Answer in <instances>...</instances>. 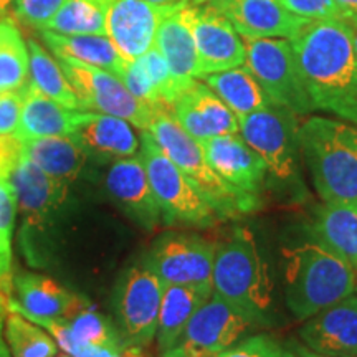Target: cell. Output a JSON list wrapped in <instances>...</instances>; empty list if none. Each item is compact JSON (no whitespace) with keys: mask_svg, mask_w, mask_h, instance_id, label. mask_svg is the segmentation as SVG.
Wrapping results in <instances>:
<instances>
[{"mask_svg":"<svg viewBox=\"0 0 357 357\" xmlns=\"http://www.w3.org/2000/svg\"><path fill=\"white\" fill-rule=\"evenodd\" d=\"M291 45L314 109L357 124V56L346 22H307Z\"/></svg>","mask_w":357,"mask_h":357,"instance_id":"obj_1","label":"cell"},{"mask_svg":"<svg viewBox=\"0 0 357 357\" xmlns=\"http://www.w3.org/2000/svg\"><path fill=\"white\" fill-rule=\"evenodd\" d=\"M300 154L323 202L357 204V124L311 116L300 124Z\"/></svg>","mask_w":357,"mask_h":357,"instance_id":"obj_2","label":"cell"},{"mask_svg":"<svg viewBox=\"0 0 357 357\" xmlns=\"http://www.w3.org/2000/svg\"><path fill=\"white\" fill-rule=\"evenodd\" d=\"M283 258L284 298L298 319H310L356 293L352 266L312 240L284 248Z\"/></svg>","mask_w":357,"mask_h":357,"instance_id":"obj_3","label":"cell"},{"mask_svg":"<svg viewBox=\"0 0 357 357\" xmlns=\"http://www.w3.org/2000/svg\"><path fill=\"white\" fill-rule=\"evenodd\" d=\"M147 131L167 158L202 192L208 204L215 208L220 220L236 218L260 208V197L236 189L218 176L205 158L202 144L178 124L171 109H155Z\"/></svg>","mask_w":357,"mask_h":357,"instance_id":"obj_4","label":"cell"},{"mask_svg":"<svg viewBox=\"0 0 357 357\" xmlns=\"http://www.w3.org/2000/svg\"><path fill=\"white\" fill-rule=\"evenodd\" d=\"M212 289L250 318H265L273 298V281L248 229H236L225 242L217 245Z\"/></svg>","mask_w":357,"mask_h":357,"instance_id":"obj_5","label":"cell"},{"mask_svg":"<svg viewBox=\"0 0 357 357\" xmlns=\"http://www.w3.org/2000/svg\"><path fill=\"white\" fill-rule=\"evenodd\" d=\"M139 155L167 225H190L207 229L220 220L215 208L160 149L149 131L141 132Z\"/></svg>","mask_w":357,"mask_h":357,"instance_id":"obj_6","label":"cell"},{"mask_svg":"<svg viewBox=\"0 0 357 357\" xmlns=\"http://www.w3.org/2000/svg\"><path fill=\"white\" fill-rule=\"evenodd\" d=\"M164 281L142 260L128 266L114 288L116 326L129 346L147 349L155 339Z\"/></svg>","mask_w":357,"mask_h":357,"instance_id":"obj_7","label":"cell"},{"mask_svg":"<svg viewBox=\"0 0 357 357\" xmlns=\"http://www.w3.org/2000/svg\"><path fill=\"white\" fill-rule=\"evenodd\" d=\"M243 38V37H242ZM247 68L276 105L305 116L314 111L298 68L291 40L243 38Z\"/></svg>","mask_w":357,"mask_h":357,"instance_id":"obj_8","label":"cell"},{"mask_svg":"<svg viewBox=\"0 0 357 357\" xmlns=\"http://www.w3.org/2000/svg\"><path fill=\"white\" fill-rule=\"evenodd\" d=\"M291 109L273 102L238 118L240 136L265 160L268 172L289 181L300 162V124Z\"/></svg>","mask_w":357,"mask_h":357,"instance_id":"obj_9","label":"cell"},{"mask_svg":"<svg viewBox=\"0 0 357 357\" xmlns=\"http://www.w3.org/2000/svg\"><path fill=\"white\" fill-rule=\"evenodd\" d=\"M82 101L84 111L118 116L141 131H147L158 108L137 100L109 71L82 63L73 58L55 56Z\"/></svg>","mask_w":357,"mask_h":357,"instance_id":"obj_10","label":"cell"},{"mask_svg":"<svg viewBox=\"0 0 357 357\" xmlns=\"http://www.w3.org/2000/svg\"><path fill=\"white\" fill-rule=\"evenodd\" d=\"M255 323L243 311L212 293L194 312L176 344L160 357H213L238 342Z\"/></svg>","mask_w":357,"mask_h":357,"instance_id":"obj_11","label":"cell"},{"mask_svg":"<svg viewBox=\"0 0 357 357\" xmlns=\"http://www.w3.org/2000/svg\"><path fill=\"white\" fill-rule=\"evenodd\" d=\"M215 248L199 235L169 231L159 236L142 260L164 284L212 287Z\"/></svg>","mask_w":357,"mask_h":357,"instance_id":"obj_12","label":"cell"},{"mask_svg":"<svg viewBox=\"0 0 357 357\" xmlns=\"http://www.w3.org/2000/svg\"><path fill=\"white\" fill-rule=\"evenodd\" d=\"M184 12L197 48L200 78L245 65V42L227 17L211 3H187Z\"/></svg>","mask_w":357,"mask_h":357,"instance_id":"obj_13","label":"cell"},{"mask_svg":"<svg viewBox=\"0 0 357 357\" xmlns=\"http://www.w3.org/2000/svg\"><path fill=\"white\" fill-rule=\"evenodd\" d=\"M243 38L293 40L307 22L288 12L278 0H208Z\"/></svg>","mask_w":357,"mask_h":357,"instance_id":"obj_14","label":"cell"},{"mask_svg":"<svg viewBox=\"0 0 357 357\" xmlns=\"http://www.w3.org/2000/svg\"><path fill=\"white\" fill-rule=\"evenodd\" d=\"M12 182L19 197V211L24 217V230L42 231L52 225L68 195L66 182L47 176L22 153L12 172Z\"/></svg>","mask_w":357,"mask_h":357,"instance_id":"obj_15","label":"cell"},{"mask_svg":"<svg viewBox=\"0 0 357 357\" xmlns=\"http://www.w3.org/2000/svg\"><path fill=\"white\" fill-rule=\"evenodd\" d=\"M106 192L142 229L154 230L162 222L158 200L139 154L114 160L105 178Z\"/></svg>","mask_w":357,"mask_h":357,"instance_id":"obj_16","label":"cell"},{"mask_svg":"<svg viewBox=\"0 0 357 357\" xmlns=\"http://www.w3.org/2000/svg\"><path fill=\"white\" fill-rule=\"evenodd\" d=\"M172 114L199 142L240 131L234 111L200 79H195L176 98Z\"/></svg>","mask_w":357,"mask_h":357,"instance_id":"obj_17","label":"cell"},{"mask_svg":"<svg viewBox=\"0 0 357 357\" xmlns=\"http://www.w3.org/2000/svg\"><path fill=\"white\" fill-rule=\"evenodd\" d=\"M164 12L146 0H111L106 35L124 60H136L154 47Z\"/></svg>","mask_w":357,"mask_h":357,"instance_id":"obj_18","label":"cell"},{"mask_svg":"<svg viewBox=\"0 0 357 357\" xmlns=\"http://www.w3.org/2000/svg\"><path fill=\"white\" fill-rule=\"evenodd\" d=\"M17 300L8 298L7 310L17 311L25 318L68 321L88 307V301L71 293L50 276L20 273L13 278Z\"/></svg>","mask_w":357,"mask_h":357,"instance_id":"obj_19","label":"cell"},{"mask_svg":"<svg viewBox=\"0 0 357 357\" xmlns=\"http://www.w3.org/2000/svg\"><path fill=\"white\" fill-rule=\"evenodd\" d=\"M208 164L230 185L247 192L260 194L268 167L260 155L250 147L240 132L223 134L200 142Z\"/></svg>","mask_w":357,"mask_h":357,"instance_id":"obj_20","label":"cell"},{"mask_svg":"<svg viewBox=\"0 0 357 357\" xmlns=\"http://www.w3.org/2000/svg\"><path fill=\"white\" fill-rule=\"evenodd\" d=\"M300 337L321 354L357 356V294L306 319Z\"/></svg>","mask_w":357,"mask_h":357,"instance_id":"obj_21","label":"cell"},{"mask_svg":"<svg viewBox=\"0 0 357 357\" xmlns=\"http://www.w3.org/2000/svg\"><path fill=\"white\" fill-rule=\"evenodd\" d=\"M89 158L100 160H118L132 158L139 153L141 142L131 123L118 116L86 111L84 118L71 134Z\"/></svg>","mask_w":357,"mask_h":357,"instance_id":"obj_22","label":"cell"},{"mask_svg":"<svg viewBox=\"0 0 357 357\" xmlns=\"http://www.w3.org/2000/svg\"><path fill=\"white\" fill-rule=\"evenodd\" d=\"M184 7L162 13L154 43L166 58L181 93L195 79H200L197 48H195L194 35L187 22Z\"/></svg>","mask_w":357,"mask_h":357,"instance_id":"obj_23","label":"cell"},{"mask_svg":"<svg viewBox=\"0 0 357 357\" xmlns=\"http://www.w3.org/2000/svg\"><path fill=\"white\" fill-rule=\"evenodd\" d=\"M24 106L20 123L13 136L19 141L38 139L50 136H71L86 111L70 109L45 96L30 79L24 86Z\"/></svg>","mask_w":357,"mask_h":357,"instance_id":"obj_24","label":"cell"},{"mask_svg":"<svg viewBox=\"0 0 357 357\" xmlns=\"http://www.w3.org/2000/svg\"><path fill=\"white\" fill-rule=\"evenodd\" d=\"M306 231L312 242L344 260L357 273V204L318 205Z\"/></svg>","mask_w":357,"mask_h":357,"instance_id":"obj_25","label":"cell"},{"mask_svg":"<svg viewBox=\"0 0 357 357\" xmlns=\"http://www.w3.org/2000/svg\"><path fill=\"white\" fill-rule=\"evenodd\" d=\"M212 287L166 284L155 333L160 356L176 344L194 312L212 296Z\"/></svg>","mask_w":357,"mask_h":357,"instance_id":"obj_26","label":"cell"},{"mask_svg":"<svg viewBox=\"0 0 357 357\" xmlns=\"http://www.w3.org/2000/svg\"><path fill=\"white\" fill-rule=\"evenodd\" d=\"M22 153L47 176L66 184L77 181L88 160L83 147L71 136H50L24 141Z\"/></svg>","mask_w":357,"mask_h":357,"instance_id":"obj_27","label":"cell"},{"mask_svg":"<svg viewBox=\"0 0 357 357\" xmlns=\"http://www.w3.org/2000/svg\"><path fill=\"white\" fill-rule=\"evenodd\" d=\"M42 40L55 56L73 58L109 73H123L126 60L119 55L108 35H61L42 30Z\"/></svg>","mask_w":357,"mask_h":357,"instance_id":"obj_28","label":"cell"},{"mask_svg":"<svg viewBox=\"0 0 357 357\" xmlns=\"http://www.w3.org/2000/svg\"><path fill=\"white\" fill-rule=\"evenodd\" d=\"M200 79H204V83L234 111L236 118H242V116L273 105L261 84L245 66L205 75Z\"/></svg>","mask_w":357,"mask_h":357,"instance_id":"obj_29","label":"cell"},{"mask_svg":"<svg viewBox=\"0 0 357 357\" xmlns=\"http://www.w3.org/2000/svg\"><path fill=\"white\" fill-rule=\"evenodd\" d=\"M29 79L35 84L45 96L52 98L65 108L84 111L82 101L71 86L65 71L61 70L56 58H53L50 53L35 40H29Z\"/></svg>","mask_w":357,"mask_h":357,"instance_id":"obj_30","label":"cell"},{"mask_svg":"<svg viewBox=\"0 0 357 357\" xmlns=\"http://www.w3.org/2000/svg\"><path fill=\"white\" fill-rule=\"evenodd\" d=\"M111 0H66L42 30L61 35H106Z\"/></svg>","mask_w":357,"mask_h":357,"instance_id":"obj_31","label":"cell"},{"mask_svg":"<svg viewBox=\"0 0 357 357\" xmlns=\"http://www.w3.org/2000/svg\"><path fill=\"white\" fill-rule=\"evenodd\" d=\"M29 43L15 22L0 17V93L15 91L29 82Z\"/></svg>","mask_w":357,"mask_h":357,"instance_id":"obj_32","label":"cell"},{"mask_svg":"<svg viewBox=\"0 0 357 357\" xmlns=\"http://www.w3.org/2000/svg\"><path fill=\"white\" fill-rule=\"evenodd\" d=\"M3 337L12 357H56L60 349L47 329L17 311L7 310Z\"/></svg>","mask_w":357,"mask_h":357,"instance_id":"obj_33","label":"cell"},{"mask_svg":"<svg viewBox=\"0 0 357 357\" xmlns=\"http://www.w3.org/2000/svg\"><path fill=\"white\" fill-rule=\"evenodd\" d=\"M66 323L70 324V328L82 341L89 342L93 346L109 347V349L116 351H126L132 347L124 341L118 326L113 321L102 316L101 312L89 310V307H84V310L77 312Z\"/></svg>","mask_w":357,"mask_h":357,"instance_id":"obj_34","label":"cell"},{"mask_svg":"<svg viewBox=\"0 0 357 357\" xmlns=\"http://www.w3.org/2000/svg\"><path fill=\"white\" fill-rule=\"evenodd\" d=\"M137 60H139V63L142 65V68H144L147 77L153 82L155 91H158V95L160 98V102H162L166 108L171 109L174 101H176L178 93H181V89H178L176 79L172 77L166 58H164L162 53L159 52V48L154 45L153 48H149V50H147L142 56L137 58Z\"/></svg>","mask_w":357,"mask_h":357,"instance_id":"obj_35","label":"cell"},{"mask_svg":"<svg viewBox=\"0 0 357 357\" xmlns=\"http://www.w3.org/2000/svg\"><path fill=\"white\" fill-rule=\"evenodd\" d=\"M213 357H294L289 346L281 344L266 334L240 339L234 346Z\"/></svg>","mask_w":357,"mask_h":357,"instance_id":"obj_36","label":"cell"},{"mask_svg":"<svg viewBox=\"0 0 357 357\" xmlns=\"http://www.w3.org/2000/svg\"><path fill=\"white\" fill-rule=\"evenodd\" d=\"M119 79H121L124 86H126L137 100L153 106V108H166V106L160 102V98L158 95V91H155L153 82L147 77V73L144 68H142V65L139 63L137 58L132 61H126L123 73L119 75Z\"/></svg>","mask_w":357,"mask_h":357,"instance_id":"obj_37","label":"cell"},{"mask_svg":"<svg viewBox=\"0 0 357 357\" xmlns=\"http://www.w3.org/2000/svg\"><path fill=\"white\" fill-rule=\"evenodd\" d=\"M19 211V197L10 177L0 176V245L12 248V234L15 215Z\"/></svg>","mask_w":357,"mask_h":357,"instance_id":"obj_38","label":"cell"},{"mask_svg":"<svg viewBox=\"0 0 357 357\" xmlns=\"http://www.w3.org/2000/svg\"><path fill=\"white\" fill-rule=\"evenodd\" d=\"M65 2L66 0H15L13 8L24 24L42 30Z\"/></svg>","mask_w":357,"mask_h":357,"instance_id":"obj_39","label":"cell"},{"mask_svg":"<svg viewBox=\"0 0 357 357\" xmlns=\"http://www.w3.org/2000/svg\"><path fill=\"white\" fill-rule=\"evenodd\" d=\"M278 2L294 15L306 20L342 19L344 13L334 0H278Z\"/></svg>","mask_w":357,"mask_h":357,"instance_id":"obj_40","label":"cell"},{"mask_svg":"<svg viewBox=\"0 0 357 357\" xmlns=\"http://www.w3.org/2000/svg\"><path fill=\"white\" fill-rule=\"evenodd\" d=\"M24 96V88L0 93V136H13L15 134L20 123Z\"/></svg>","mask_w":357,"mask_h":357,"instance_id":"obj_41","label":"cell"},{"mask_svg":"<svg viewBox=\"0 0 357 357\" xmlns=\"http://www.w3.org/2000/svg\"><path fill=\"white\" fill-rule=\"evenodd\" d=\"M8 293L0 291V357H12L10 349H8L6 337H3V321H6L7 314V301Z\"/></svg>","mask_w":357,"mask_h":357,"instance_id":"obj_42","label":"cell"},{"mask_svg":"<svg viewBox=\"0 0 357 357\" xmlns=\"http://www.w3.org/2000/svg\"><path fill=\"white\" fill-rule=\"evenodd\" d=\"M289 347H291V349H293L294 357H356V356H329V354H321V352L312 351L307 346L298 344V342H291V344H289Z\"/></svg>","mask_w":357,"mask_h":357,"instance_id":"obj_43","label":"cell"},{"mask_svg":"<svg viewBox=\"0 0 357 357\" xmlns=\"http://www.w3.org/2000/svg\"><path fill=\"white\" fill-rule=\"evenodd\" d=\"M146 2L153 3L162 10H174V8H181L189 3V0H146Z\"/></svg>","mask_w":357,"mask_h":357,"instance_id":"obj_44","label":"cell"},{"mask_svg":"<svg viewBox=\"0 0 357 357\" xmlns=\"http://www.w3.org/2000/svg\"><path fill=\"white\" fill-rule=\"evenodd\" d=\"M12 266V248H6L0 245V268L10 273Z\"/></svg>","mask_w":357,"mask_h":357,"instance_id":"obj_45","label":"cell"},{"mask_svg":"<svg viewBox=\"0 0 357 357\" xmlns=\"http://www.w3.org/2000/svg\"><path fill=\"white\" fill-rule=\"evenodd\" d=\"M344 15H357V0H334Z\"/></svg>","mask_w":357,"mask_h":357,"instance_id":"obj_46","label":"cell"},{"mask_svg":"<svg viewBox=\"0 0 357 357\" xmlns=\"http://www.w3.org/2000/svg\"><path fill=\"white\" fill-rule=\"evenodd\" d=\"M342 20L346 22L347 26L351 30V37H352V45H354V52L357 56V15H344Z\"/></svg>","mask_w":357,"mask_h":357,"instance_id":"obj_47","label":"cell"},{"mask_svg":"<svg viewBox=\"0 0 357 357\" xmlns=\"http://www.w3.org/2000/svg\"><path fill=\"white\" fill-rule=\"evenodd\" d=\"M10 280H12L10 273H7L6 270H2V268H0V291L8 293V284H10Z\"/></svg>","mask_w":357,"mask_h":357,"instance_id":"obj_48","label":"cell"},{"mask_svg":"<svg viewBox=\"0 0 357 357\" xmlns=\"http://www.w3.org/2000/svg\"><path fill=\"white\" fill-rule=\"evenodd\" d=\"M12 3H15V0H0V17L6 15Z\"/></svg>","mask_w":357,"mask_h":357,"instance_id":"obj_49","label":"cell"},{"mask_svg":"<svg viewBox=\"0 0 357 357\" xmlns=\"http://www.w3.org/2000/svg\"><path fill=\"white\" fill-rule=\"evenodd\" d=\"M208 0H189L190 6H202V3H207Z\"/></svg>","mask_w":357,"mask_h":357,"instance_id":"obj_50","label":"cell"},{"mask_svg":"<svg viewBox=\"0 0 357 357\" xmlns=\"http://www.w3.org/2000/svg\"><path fill=\"white\" fill-rule=\"evenodd\" d=\"M56 357H73V356H70V354H66V352H63V354H60V356L56 354Z\"/></svg>","mask_w":357,"mask_h":357,"instance_id":"obj_51","label":"cell"},{"mask_svg":"<svg viewBox=\"0 0 357 357\" xmlns=\"http://www.w3.org/2000/svg\"><path fill=\"white\" fill-rule=\"evenodd\" d=\"M356 289H357V288H356Z\"/></svg>","mask_w":357,"mask_h":357,"instance_id":"obj_52","label":"cell"},{"mask_svg":"<svg viewBox=\"0 0 357 357\" xmlns=\"http://www.w3.org/2000/svg\"><path fill=\"white\" fill-rule=\"evenodd\" d=\"M356 357H357V356H356Z\"/></svg>","mask_w":357,"mask_h":357,"instance_id":"obj_53","label":"cell"}]
</instances>
